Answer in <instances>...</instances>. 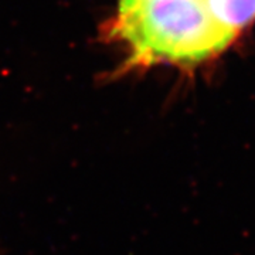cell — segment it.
<instances>
[{"mask_svg":"<svg viewBox=\"0 0 255 255\" xmlns=\"http://www.w3.org/2000/svg\"><path fill=\"white\" fill-rule=\"evenodd\" d=\"M111 34L129 48L130 65L200 63L234 37L214 21L203 0H143L117 17Z\"/></svg>","mask_w":255,"mask_h":255,"instance_id":"1","label":"cell"},{"mask_svg":"<svg viewBox=\"0 0 255 255\" xmlns=\"http://www.w3.org/2000/svg\"><path fill=\"white\" fill-rule=\"evenodd\" d=\"M203 3L214 21L234 36L255 18V0H203Z\"/></svg>","mask_w":255,"mask_h":255,"instance_id":"2","label":"cell"},{"mask_svg":"<svg viewBox=\"0 0 255 255\" xmlns=\"http://www.w3.org/2000/svg\"><path fill=\"white\" fill-rule=\"evenodd\" d=\"M143 0H119L118 4V17L125 16L127 13L132 11L136 6H139Z\"/></svg>","mask_w":255,"mask_h":255,"instance_id":"3","label":"cell"}]
</instances>
